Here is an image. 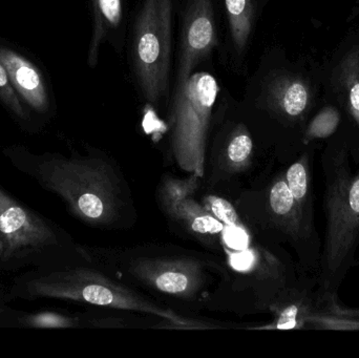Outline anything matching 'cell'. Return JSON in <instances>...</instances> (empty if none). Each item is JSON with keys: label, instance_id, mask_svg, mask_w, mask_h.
Instances as JSON below:
<instances>
[{"label": "cell", "instance_id": "obj_1", "mask_svg": "<svg viewBox=\"0 0 359 358\" xmlns=\"http://www.w3.org/2000/svg\"><path fill=\"white\" fill-rule=\"evenodd\" d=\"M320 164L326 228L318 291L320 296H339L348 273L359 263V165L353 167L349 147L339 130L325 143Z\"/></svg>", "mask_w": 359, "mask_h": 358}, {"label": "cell", "instance_id": "obj_2", "mask_svg": "<svg viewBox=\"0 0 359 358\" xmlns=\"http://www.w3.org/2000/svg\"><path fill=\"white\" fill-rule=\"evenodd\" d=\"M102 259L109 277L116 281L181 304L202 303L213 285L215 275H224L223 267L184 250H109Z\"/></svg>", "mask_w": 359, "mask_h": 358}, {"label": "cell", "instance_id": "obj_3", "mask_svg": "<svg viewBox=\"0 0 359 358\" xmlns=\"http://www.w3.org/2000/svg\"><path fill=\"white\" fill-rule=\"evenodd\" d=\"M40 176L76 216L93 226L119 224L130 206L121 176L101 158L50 159L42 164Z\"/></svg>", "mask_w": 359, "mask_h": 358}, {"label": "cell", "instance_id": "obj_4", "mask_svg": "<svg viewBox=\"0 0 359 358\" xmlns=\"http://www.w3.org/2000/svg\"><path fill=\"white\" fill-rule=\"evenodd\" d=\"M27 292L37 298L84 303L99 308L142 313L161 319L177 329H212L213 326L180 315L174 309L154 302L132 287L93 269L76 268L35 277Z\"/></svg>", "mask_w": 359, "mask_h": 358}, {"label": "cell", "instance_id": "obj_5", "mask_svg": "<svg viewBox=\"0 0 359 358\" xmlns=\"http://www.w3.org/2000/svg\"><path fill=\"white\" fill-rule=\"evenodd\" d=\"M219 88L206 71L178 84L170 115V151L180 170L202 179L206 165L207 136Z\"/></svg>", "mask_w": 359, "mask_h": 358}, {"label": "cell", "instance_id": "obj_6", "mask_svg": "<svg viewBox=\"0 0 359 358\" xmlns=\"http://www.w3.org/2000/svg\"><path fill=\"white\" fill-rule=\"evenodd\" d=\"M172 0H144L135 27V67L144 98L166 94L172 46Z\"/></svg>", "mask_w": 359, "mask_h": 358}, {"label": "cell", "instance_id": "obj_7", "mask_svg": "<svg viewBox=\"0 0 359 358\" xmlns=\"http://www.w3.org/2000/svg\"><path fill=\"white\" fill-rule=\"evenodd\" d=\"M323 85L324 62L316 60L278 71L268 83V109L302 147L306 125L322 104Z\"/></svg>", "mask_w": 359, "mask_h": 358}, {"label": "cell", "instance_id": "obj_8", "mask_svg": "<svg viewBox=\"0 0 359 358\" xmlns=\"http://www.w3.org/2000/svg\"><path fill=\"white\" fill-rule=\"evenodd\" d=\"M323 100L341 109L339 132L349 147L354 165H359V27L350 32L332 56L324 62Z\"/></svg>", "mask_w": 359, "mask_h": 358}, {"label": "cell", "instance_id": "obj_9", "mask_svg": "<svg viewBox=\"0 0 359 358\" xmlns=\"http://www.w3.org/2000/svg\"><path fill=\"white\" fill-rule=\"evenodd\" d=\"M200 185V178L189 174L187 179L165 177L158 191V199L164 214L198 239L215 241L221 237L224 225L205 206L192 199Z\"/></svg>", "mask_w": 359, "mask_h": 358}, {"label": "cell", "instance_id": "obj_10", "mask_svg": "<svg viewBox=\"0 0 359 358\" xmlns=\"http://www.w3.org/2000/svg\"><path fill=\"white\" fill-rule=\"evenodd\" d=\"M0 242L4 245L1 258L8 261L43 249L56 244L57 239L53 229L41 218L0 189Z\"/></svg>", "mask_w": 359, "mask_h": 358}, {"label": "cell", "instance_id": "obj_11", "mask_svg": "<svg viewBox=\"0 0 359 358\" xmlns=\"http://www.w3.org/2000/svg\"><path fill=\"white\" fill-rule=\"evenodd\" d=\"M217 44L212 0H190L184 16L178 84L191 75L194 67L207 57Z\"/></svg>", "mask_w": 359, "mask_h": 358}, {"label": "cell", "instance_id": "obj_12", "mask_svg": "<svg viewBox=\"0 0 359 358\" xmlns=\"http://www.w3.org/2000/svg\"><path fill=\"white\" fill-rule=\"evenodd\" d=\"M320 304L318 281L302 275L295 283L285 287L270 304L268 311L273 315V321L252 329H309L310 322L318 315Z\"/></svg>", "mask_w": 359, "mask_h": 358}, {"label": "cell", "instance_id": "obj_13", "mask_svg": "<svg viewBox=\"0 0 359 358\" xmlns=\"http://www.w3.org/2000/svg\"><path fill=\"white\" fill-rule=\"evenodd\" d=\"M316 146H306L293 157L284 174L289 191L299 206L304 223L310 233L318 235L314 212L313 164Z\"/></svg>", "mask_w": 359, "mask_h": 358}, {"label": "cell", "instance_id": "obj_14", "mask_svg": "<svg viewBox=\"0 0 359 358\" xmlns=\"http://www.w3.org/2000/svg\"><path fill=\"white\" fill-rule=\"evenodd\" d=\"M0 62L6 67L17 94L38 113H46L50 106L48 94L37 67L18 53L4 46H0Z\"/></svg>", "mask_w": 359, "mask_h": 358}, {"label": "cell", "instance_id": "obj_15", "mask_svg": "<svg viewBox=\"0 0 359 358\" xmlns=\"http://www.w3.org/2000/svg\"><path fill=\"white\" fill-rule=\"evenodd\" d=\"M320 310L310 322L309 329L359 331V308L344 306L339 296H323Z\"/></svg>", "mask_w": 359, "mask_h": 358}, {"label": "cell", "instance_id": "obj_16", "mask_svg": "<svg viewBox=\"0 0 359 358\" xmlns=\"http://www.w3.org/2000/svg\"><path fill=\"white\" fill-rule=\"evenodd\" d=\"M343 122L341 109L328 101H322L318 111L310 118L304 130L303 146H316L322 142L326 143L331 137L337 134Z\"/></svg>", "mask_w": 359, "mask_h": 358}, {"label": "cell", "instance_id": "obj_17", "mask_svg": "<svg viewBox=\"0 0 359 358\" xmlns=\"http://www.w3.org/2000/svg\"><path fill=\"white\" fill-rule=\"evenodd\" d=\"M232 40L238 50H242L252 29L255 6L253 0H225Z\"/></svg>", "mask_w": 359, "mask_h": 358}, {"label": "cell", "instance_id": "obj_18", "mask_svg": "<svg viewBox=\"0 0 359 358\" xmlns=\"http://www.w3.org/2000/svg\"><path fill=\"white\" fill-rule=\"evenodd\" d=\"M253 151L255 145L248 130L244 125L236 126L226 145L224 157L226 168L230 172L246 170L252 160Z\"/></svg>", "mask_w": 359, "mask_h": 358}, {"label": "cell", "instance_id": "obj_19", "mask_svg": "<svg viewBox=\"0 0 359 358\" xmlns=\"http://www.w3.org/2000/svg\"><path fill=\"white\" fill-rule=\"evenodd\" d=\"M95 4L96 25L90 50V55H94V59L97 58V52L103 35H105L109 29L118 27L122 17L121 0H95Z\"/></svg>", "mask_w": 359, "mask_h": 358}, {"label": "cell", "instance_id": "obj_20", "mask_svg": "<svg viewBox=\"0 0 359 358\" xmlns=\"http://www.w3.org/2000/svg\"><path fill=\"white\" fill-rule=\"evenodd\" d=\"M0 99L6 106L20 119H27V111L17 97L16 90L13 86L4 65L0 62Z\"/></svg>", "mask_w": 359, "mask_h": 358}, {"label": "cell", "instance_id": "obj_21", "mask_svg": "<svg viewBox=\"0 0 359 358\" xmlns=\"http://www.w3.org/2000/svg\"><path fill=\"white\" fill-rule=\"evenodd\" d=\"M27 323L38 328H71L77 325L76 319L55 313H41L27 319Z\"/></svg>", "mask_w": 359, "mask_h": 358}, {"label": "cell", "instance_id": "obj_22", "mask_svg": "<svg viewBox=\"0 0 359 358\" xmlns=\"http://www.w3.org/2000/svg\"><path fill=\"white\" fill-rule=\"evenodd\" d=\"M2 254H4V245H2L1 242H0V258H1Z\"/></svg>", "mask_w": 359, "mask_h": 358}, {"label": "cell", "instance_id": "obj_23", "mask_svg": "<svg viewBox=\"0 0 359 358\" xmlns=\"http://www.w3.org/2000/svg\"><path fill=\"white\" fill-rule=\"evenodd\" d=\"M356 4H358V6H359V0H358V1H356Z\"/></svg>", "mask_w": 359, "mask_h": 358}]
</instances>
